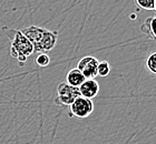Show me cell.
<instances>
[{
  "label": "cell",
  "mask_w": 156,
  "mask_h": 144,
  "mask_svg": "<svg viewBox=\"0 0 156 144\" xmlns=\"http://www.w3.org/2000/svg\"><path fill=\"white\" fill-rule=\"evenodd\" d=\"M23 35L30 41L36 53H48L55 48L58 39V32L38 26H30L20 30Z\"/></svg>",
  "instance_id": "1"
},
{
  "label": "cell",
  "mask_w": 156,
  "mask_h": 144,
  "mask_svg": "<svg viewBox=\"0 0 156 144\" xmlns=\"http://www.w3.org/2000/svg\"><path fill=\"white\" fill-rule=\"evenodd\" d=\"M34 53V47L30 41L23 35L20 30H15V35L11 40L10 55L18 60L20 65H23L28 57Z\"/></svg>",
  "instance_id": "2"
},
{
  "label": "cell",
  "mask_w": 156,
  "mask_h": 144,
  "mask_svg": "<svg viewBox=\"0 0 156 144\" xmlns=\"http://www.w3.org/2000/svg\"><path fill=\"white\" fill-rule=\"evenodd\" d=\"M79 96H80V93L78 88H74L66 82H62L57 86V96H56L55 102L58 105L70 106Z\"/></svg>",
  "instance_id": "3"
},
{
  "label": "cell",
  "mask_w": 156,
  "mask_h": 144,
  "mask_svg": "<svg viewBox=\"0 0 156 144\" xmlns=\"http://www.w3.org/2000/svg\"><path fill=\"white\" fill-rule=\"evenodd\" d=\"M69 109H70L72 116L85 119L88 118L91 113L94 112V103H93V100L79 96L75 100V102L69 106Z\"/></svg>",
  "instance_id": "4"
},
{
  "label": "cell",
  "mask_w": 156,
  "mask_h": 144,
  "mask_svg": "<svg viewBox=\"0 0 156 144\" xmlns=\"http://www.w3.org/2000/svg\"><path fill=\"white\" fill-rule=\"evenodd\" d=\"M98 63H99V61L95 57L87 55L79 60L77 69L83 73L86 80H95V78L97 77Z\"/></svg>",
  "instance_id": "5"
},
{
  "label": "cell",
  "mask_w": 156,
  "mask_h": 144,
  "mask_svg": "<svg viewBox=\"0 0 156 144\" xmlns=\"http://www.w3.org/2000/svg\"><path fill=\"white\" fill-rule=\"evenodd\" d=\"M78 90H79L80 96L91 100L99 92V84L96 80H85L84 83L78 88Z\"/></svg>",
  "instance_id": "6"
},
{
  "label": "cell",
  "mask_w": 156,
  "mask_h": 144,
  "mask_svg": "<svg viewBox=\"0 0 156 144\" xmlns=\"http://www.w3.org/2000/svg\"><path fill=\"white\" fill-rule=\"evenodd\" d=\"M140 31L146 38L156 41V16L148 17L144 20L140 26Z\"/></svg>",
  "instance_id": "7"
},
{
  "label": "cell",
  "mask_w": 156,
  "mask_h": 144,
  "mask_svg": "<svg viewBox=\"0 0 156 144\" xmlns=\"http://www.w3.org/2000/svg\"><path fill=\"white\" fill-rule=\"evenodd\" d=\"M85 80H86L85 77L77 68L69 70L68 73H67V77H66V83L74 86V88H79L81 84L84 83Z\"/></svg>",
  "instance_id": "8"
},
{
  "label": "cell",
  "mask_w": 156,
  "mask_h": 144,
  "mask_svg": "<svg viewBox=\"0 0 156 144\" xmlns=\"http://www.w3.org/2000/svg\"><path fill=\"white\" fill-rule=\"evenodd\" d=\"M111 64L107 61H99L97 67V75L99 77H107L111 73Z\"/></svg>",
  "instance_id": "9"
},
{
  "label": "cell",
  "mask_w": 156,
  "mask_h": 144,
  "mask_svg": "<svg viewBox=\"0 0 156 144\" xmlns=\"http://www.w3.org/2000/svg\"><path fill=\"white\" fill-rule=\"evenodd\" d=\"M145 65L151 73L156 74V51L152 52L148 57H147L146 61H145Z\"/></svg>",
  "instance_id": "10"
},
{
  "label": "cell",
  "mask_w": 156,
  "mask_h": 144,
  "mask_svg": "<svg viewBox=\"0 0 156 144\" xmlns=\"http://www.w3.org/2000/svg\"><path fill=\"white\" fill-rule=\"evenodd\" d=\"M135 5L140 9L154 10V8H155V0H136Z\"/></svg>",
  "instance_id": "11"
},
{
  "label": "cell",
  "mask_w": 156,
  "mask_h": 144,
  "mask_svg": "<svg viewBox=\"0 0 156 144\" xmlns=\"http://www.w3.org/2000/svg\"><path fill=\"white\" fill-rule=\"evenodd\" d=\"M36 63L38 64L39 67H42V68L47 67L50 63V57L47 53H40L36 58Z\"/></svg>",
  "instance_id": "12"
},
{
  "label": "cell",
  "mask_w": 156,
  "mask_h": 144,
  "mask_svg": "<svg viewBox=\"0 0 156 144\" xmlns=\"http://www.w3.org/2000/svg\"><path fill=\"white\" fill-rule=\"evenodd\" d=\"M154 10L156 11V1H155V8H154Z\"/></svg>",
  "instance_id": "13"
}]
</instances>
